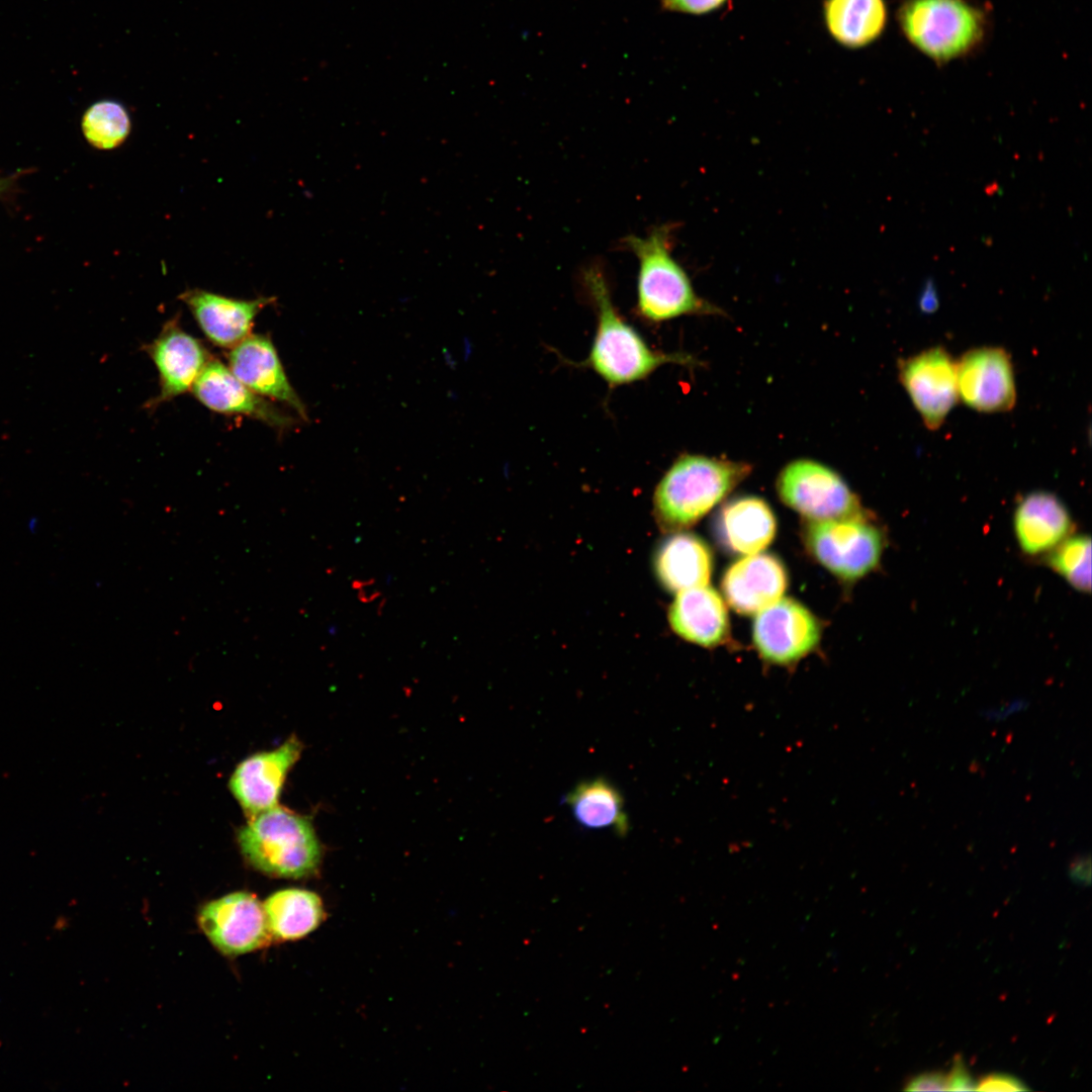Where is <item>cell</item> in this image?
Wrapping results in <instances>:
<instances>
[{
  "label": "cell",
  "instance_id": "cell-10",
  "mask_svg": "<svg viewBox=\"0 0 1092 1092\" xmlns=\"http://www.w3.org/2000/svg\"><path fill=\"white\" fill-rule=\"evenodd\" d=\"M817 619L799 602L783 599L757 613L753 642L761 657L775 664L797 662L820 640Z\"/></svg>",
  "mask_w": 1092,
  "mask_h": 1092
},
{
  "label": "cell",
  "instance_id": "cell-25",
  "mask_svg": "<svg viewBox=\"0 0 1092 1092\" xmlns=\"http://www.w3.org/2000/svg\"><path fill=\"white\" fill-rule=\"evenodd\" d=\"M82 130L94 148L111 150L126 140L130 131V118L121 103L115 100H100L85 111Z\"/></svg>",
  "mask_w": 1092,
  "mask_h": 1092
},
{
  "label": "cell",
  "instance_id": "cell-9",
  "mask_svg": "<svg viewBox=\"0 0 1092 1092\" xmlns=\"http://www.w3.org/2000/svg\"><path fill=\"white\" fill-rule=\"evenodd\" d=\"M898 371L900 382L925 427L932 431L939 429L959 398L957 361L937 346L901 359Z\"/></svg>",
  "mask_w": 1092,
  "mask_h": 1092
},
{
  "label": "cell",
  "instance_id": "cell-7",
  "mask_svg": "<svg viewBox=\"0 0 1092 1092\" xmlns=\"http://www.w3.org/2000/svg\"><path fill=\"white\" fill-rule=\"evenodd\" d=\"M777 490L787 506L809 520L864 514L857 496L843 478L812 459L802 458L787 464L778 476Z\"/></svg>",
  "mask_w": 1092,
  "mask_h": 1092
},
{
  "label": "cell",
  "instance_id": "cell-5",
  "mask_svg": "<svg viewBox=\"0 0 1092 1092\" xmlns=\"http://www.w3.org/2000/svg\"><path fill=\"white\" fill-rule=\"evenodd\" d=\"M898 20L912 46L938 64L977 49L987 26L984 12L967 0H906Z\"/></svg>",
  "mask_w": 1092,
  "mask_h": 1092
},
{
  "label": "cell",
  "instance_id": "cell-29",
  "mask_svg": "<svg viewBox=\"0 0 1092 1092\" xmlns=\"http://www.w3.org/2000/svg\"><path fill=\"white\" fill-rule=\"evenodd\" d=\"M907 1091L948 1090L947 1076L940 1072H928L912 1078L905 1087Z\"/></svg>",
  "mask_w": 1092,
  "mask_h": 1092
},
{
  "label": "cell",
  "instance_id": "cell-16",
  "mask_svg": "<svg viewBox=\"0 0 1092 1092\" xmlns=\"http://www.w3.org/2000/svg\"><path fill=\"white\" fill-rule=\"evenodd\" d=\"M206 338L215 346L232 349L251 333L258 313L274 297L237 299L204 289H187L179 295Z\"/></svg>",
  "mask_w": 1092,
  "mask_h": 1092
},
{
  "label": "cell",
  "instance_id": "cell-18",
  "mask_svg": "<svg viewBox=\"0 0 1092 1092\" xmlns=\"http://www.w3.org/2000/svg\"><path fill=\"white\" fill-rule=\"evenodd\" d=\"M668 621L679 637L706 647L720 644L729 632L724 601L708 584L678 592L669 608Z\"/></svg>",
  "mask_w": 1092,
  "mask_h": 1092
},
{
  "label": "cell",
  "instance_id": "cell-23",
  "mask_svg": "<svg viewBox=\"0 0 1092 1092\" xmlns=\"http://www.w3.org/2000/svg\"><path fill=\"white\" fill-rule=\"evenodd\" d=\"M574 819L588 829H610L620 836L630 830L624 798L607 779L595 778L577 784L564 799Z\"/></svg>",
  "mask_w": 1092,
  "mask_h": 1092
},
{
  "label": "cell",
  "instance_id": "cell-22",
  "mask_svg": "<svg viewBox=\"0 0 1092 1092\" xmlns=\"http://www.w3.org/2000/svg\"><path fill=\"white\" fill-rule=\"evenodd\" d=\"M823 18L841 47L862 49L876 41L888 22L886 0H824Z\"/></svg>",
  "mask_w": 1092,
  "mask_h": 1092
},
{
  "label": "cell",
  "instance_id": "cell-30",
  "mask_svg": "<svg viewBox=\"0 0 1092 1092\" xmlns=\"http://www.w3.org/2000/svg\"><path fill=\"white\" fill-rule=\"evenodd\" d=\"M948 1091L976 1090V1083L967 1070L963 1059L956 1056L951 1071L947 1076Z\"/></svg>",
  "mask_w": 1092,
  "mask_h": 1092
},
{
  "label": "cell",
  "instance_id": "cell-27",
  "mask_svg": "<svg viewBox=\"0 0 1092 1092\" xmlns=\"http://www.w3.org/2000/svg\"><path fill=\"white\" fill-rule=\"evenodd\" d=\"M727 0H661L664 10L691 15H703L722 7Z\"/></svg>",
  "mask_w": 1092,
  "mask_h": 1092
},
{
  "label": "cell",
  "instance_id": "cell-17",
  "mask_svg": "<svg viewBox=\"0 0 1092 1092\" xmlns=\"http://www.w3.org/2000/svg\"><path fill=\"white\" fill-rule=\"evenodd\" d=\"M788 585L783 563L768 553H755L733 563L722 579L727 603L744 615L757 614L779 601Z\"/></svg>",
  "mask_w": 1092,
  "mask_h": 1092
},
{
  "label": "cell",
  "instance_id": "cell-32",
  "mask_svg": "<svg viewBox=\"0 0 1092 1092\" xmlns=\"http://www.w3.org/2000/svg\"><path fill=\"white\" fill-rule=\"evenodd\" d=\"M1025 707H1026V702H1023V701L1019 700V701H1014V702L1010 703L1007 706H1003V707H1000L998 709L983 712V715L985 716L986 719L999 721V720H1004V719L1008 718L1013 713L1024 710Z\"/></svg>",
  "mask_w": 1092,
  "mask_h": 1092
},
{
  "label": "cell",
  "instance_id": "cell-15",
  "mask_svg": "<svg viewBox=\"0 0 1092 1092\" xmlns=\"http://www.w3.org/2000/svg\"><path fill=\"white\" fill-rule=\"evenodd\" d=\"M228 367L248 388L262 397L283 402L307 420L304 403L285 374L277 351L267 335L250 334L230 349Z\"/></svg>",
  "mask_w": 1092,
  "mask_h": 1092
},
{
  "label": "cell",
  "instance_id": "cell-21",
  "mask_svg": "<svg viewBox=\"0 0 1092 1092\" xmlns=\"http://www.w3.org/2000/svg\"><path fill=\"white\" fill-rule=\"evenodd\" d=\"M776 517L760 497L741 496L725 504L717 520L722 544L730 551L751 555L764 550L776 535Z\"/></svg>",
  "mask_w": 1092,
  "mask_h": 1092
},
{
  "label": "cell",
  "instance_id": "cell-3",
  "mask_svg": "<svg viewBox=\"0 0 1092 1092\" xmlns=\"http://www.w3.org/2000/svg\"><path fill=\"white\" fill-rule=\"evenodd\" d=\"M746 462L699 454L679 456L658 482L653 510L658 526L682 531L703 518L751 472Z\"/></svg>",
  "mask_w": 1092,
  "mask_h": 1092
},
{
  "label": "cell",
  "instance_id": "cell-2",
  "mask_svg": "<svg viewBox=\"0 0 1092 1092\" xmlns=\"http://www.w3.org/2000/svg\"><path fill=\"white\" fill-rule=\"evenodd\" d=\"M677 225L668 222L651 229L648 235H630L622 240L639 262L637 309L650 322H662L688 314H717L719 306L700 297L682 266L673 257Z\"/></svg>",
  "mask_w": 1092,
  "mask_h": 1092
},
{
  "label": "cell",
  "instance_id": "cell-13",
  "mask_svg": "<svg viewBox=\"0 0 1092 1092\" xmlns=\"http://www.w3.org/2000/svg\"><path fill=\"white\" fill-rule=\"evenodd\" d=\"M145 351L159 374L160 392L149 404L153 407L191 390L211 358L202 343L182 329L177 317L163 326Z\"/></svg>",
  "mask_w": 1092,
  "mask_h": 1092
},
{
  "label": "cell",
  "instance_id": "cell-26",
  "mask_svg": "<svg viewBox=\"0 0 1092 1092\" xmlns=\"http://www.w3.org/2000/svg\"><path fill=\"white\" fill-rule=\"evenodd\" d=\"M1052 568L1062 575L1074 588L1089 593L1091 589V540L1078 535L1063 540L1049 557Z\"/></svg>",
  "mask_w": 1092,
  "mask_h": 1092
},
{
  "label": "cell",
  "instance_id": "cell-8",
  "mask_svg": "<svg viewBox=\"0 0 1092 1092\" xmlns=\"http://www.w3.org/2000/svg\"><path fill=\"white\" fill-rule=\"evenodd\" d=\"M200 929L225 956H241L266 946L271 935L263 903L249 892H233L204 904L197 916Z\"/></svg>",
  "mask_w": 1092,
  "mask_h": 1092
},
{
  "label": "cell",
  "instance_id": "cell-24",
  "mask_svg": "<svg viewBox=\"0 0 1092 1092\" xmlns=\"http://www.w3.org/2000/svg\"><path fill=\"white\" fill-rule=\"evenodd\" d=\"M272 938L300 939L315 930L325 919L321 897L308 890L288 888L274 892L263 903Z\"/></svg>",
  "mask_w": 1092,
  "mask_h": 1092
},
{
  "label": "cell",
  "instance_id": "cell-12",
  "mask_svg": "<svg viewBox=\"0 0 1092 1092\" xmlns=\"http://www.w3.org/2000/svg\"><path fill=\"white\" fill-rule=\"evenodd\" d=\"M301 750L300 741L291 736L276 749L255 753L238 764L229 788L250 817L277 805L285 778Z\"/></svg>",
  "mask_w": 1092,
  "mask_h": 1092
},
{
  "label": "cell",
  "instance_id": "cell-31",
  "mask_svg": "<svg viewBox=\"0 0 1092 1092\" xmlns=\"http://www.w3.org/2000/svg\"><path fill=\"white\" fill-rule=\"evenodd\" d=\"M1069 874L1071 879L1082 886L1091 882V858L1089 854L1076 856L1070 863Z\"/></svg>",
  "mask_w": 1092,
  "mask_h": 1092
},
{
  "label": "cell",
  "instance_id": "cell-33",
  "mask_svg": "<svg viewBox=\"0 0 1092 1092\" xmlns=\"http://www.w3.org/2000/svg\"><path fill=\"white\" fill-rule=\"evenodd\" d=\"M937 303H938V300H937L936 290H935L932 279L929 278L925 282V285L923 287V290H922V293H921V296H920V299H919V305H920L922 310L929 312V311L934 310L937 307Z\"/></svg>",
  "mask_w": 1092,
  "mask_h": 1092
},
{
  "label": "cell",
  "instance_id": "cell-6",
  "mask_svg": "<svg viewBox=\"0 0 1092 1092\" xmlns=\"http://www.w3.org/2000/svg\"><path fill=\"white\" fill-rule=\"evenodd\" d=\"M804 539L813 556L833 574L855 580L880 562L884 538L880 529L857 517L809 520Z\"/></svg>",
  "mask_w": 1092,
  "mask_h": 1092
},
{
  "label": "cell",
  "instance_id": "cell-4",
  "mask_svg": "<svg viewBox=\"0 0 1092 1092\" xmlns=\"http://www.w3.org/2000/svg\"><path fill=\"white\" fill-rule=\"evenodd\" d=\"M238 842L253 868L273 877L304 878L313 875L322 860L310 821L277 805L251 817Z\"/></svg>",
  "mask_w": 1092,
  "mask_h": 1092
},
{
  "label": "cell",
  "instance_id": "cell-34",
  "mask_svg": "<svg viewBox=\"0 0 1092 1092\" xmlns=\"http://www.w3.org/2000/svg\"><path fill=\"white\" fill-rule=\"evenodd\" d=\"M3 188H4V184H3V181H2V180H0V191H1V190H2Z\"/></svg>",
  "mask_w": 1092,
  "mask_h": 1092
},
{
  "label": "cell",
  "instance_id": "cell-11",
  "mask_svg": "<svg viewBox=\"0 0 1092 1092\" xmlns=\"http://www.w3.org/2000/svg\"><path fill=\"white\" fill-rule=\"evenodd\" d=\"M959 398L980 413H1004L1016 402L1014 370L1010 355L1000 347L967 351L957 361Z\"/></svg>",
  "mask_w": 1092,
  "mask_h": 1092
},
{
  "label": "cell",
  "instance_id": "cell-20",
  "mask_svg": "<svg viewBox=\"0 0 1092 1092\" xmlns=\"http://www.w3.org/2000/svg\"><path fill=\"white\" fill-rule=\"evenodd\" d=\"M713 556L707 543L691 533L675 532L666 537L654 555V569L666 590L678 593L708 584Z\"/></svg>",
  "mask_w": 1092,
  "mask_h": 1092
},
{
  "label": "cell",
  "instance_id": "cell-14",
  "mask_svg": "<svg viewBox=\"0 0 1092 1092\" xmlns=\"http://www.w3.org/2000/svg\"><path fill=\"white\" fill-rule=\"evenodd\" d=\"M191 391L207 408L224 415H241L284 430L295 420L242 383L219 360L210 358Z\"/></svg>",
  "mask_w": 1092,
  "mask_h": 1092
},
{
  "label": "cell",
  "instance_id": "cell-28",
  "mask_svg": "<svg viewBox=\"0 0 1092 1092\" xmlns=\"http://www.w3.org/2000/svg\"><path fill=\"white\" fill-rule=\"evenodd\" d=\"M980 1091H1026L1028 1088L1019 1079L1001 1073L990 1074L976 1085Z\"/></svg>",
  "mask_w": 1092,
  "mask_h": 1092
},
{
  "label": "cell",
  "instance_id": "cell-19",
  "mask_svg": "<svg viewBox=\"0 0 1092 1092\" xmlns=\"http://www.w3.org/2000/svg\"><path fill=\"white\" fill-rule=\"evenodd\" d=\"M1013 527L1021 550L1036 555L1059 545L1073 526L1065 504L1052 492L1037 490L1017 504Z\"/></svg>",
  "mask_w": 1092,
  "mask_h": 1092
},
{
  "label": "cell",
  "instance_id": "cell-1",
  "mask_svg": "<svg viewBox=\"0 0 1092 1092\" xmlns=\"http://www.w3.org/2000/svg\"><path fill=\"white\" fill-rule=\"evenodd\" d=\"M585 290L597 311V330L589 355L584 361L609 385L642 380L662 365L696 366L698 361L685 353L652 350L613 304L607 277L599 265L582 274Z\"/></svg>",
  "mask_w": 1092,
  "mask_h": 1092
}]
</instances>
